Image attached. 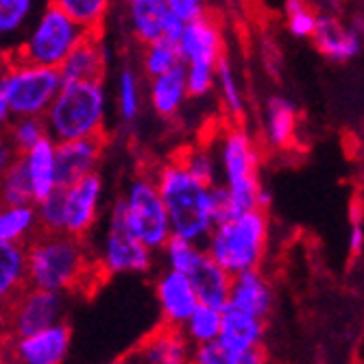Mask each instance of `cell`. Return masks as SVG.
I'll return each instance as SVG.
<instances>
[{
	"mask_svg": "<svg viewBox=\"0 0 364 364\" xmlns=\"http://www.w3.org/2000/svg\"><path fill=\"white\" fill-rule=\"evenodd\" d=\"M26 284L61 294L87 292L94 279H101L87 240L68 234H40L26 245Z\"/></svg>",
	"mask_w": 364,
	"mask_h": 364,
	"instance_id": "obj_1",
	"label": "cell"
},
{
	"mask_svg": "<svg viewBox=\"0 0 364 364\" xmlns=\"http://www.w3.org/2000/svg\"><path fill=\"white\" fill-rule=\"evenodd\" d=\"M153 179L166 208L173 236L203 245L216 225L212 186L194 179L179 159L164 161Z\"/></svg>",
	"mask_w": 364,
	"mask_h": 364,
	"instance_id": "obj_2",
	"label": "cell"
},
{
	"mask_svg": "<svg viewBox=\"0 0 364 364\" xmlns=\"http://www.w3.org/2000/svg\"><path fill=\"white\" fill-rule=\"evenodd\" d=\"M109 94L103 81H63L44 114L48 138L55 142L103 138Z\"/></svg>",
	"mask_w": 364,
	"mask_h": 364,
	"instance_id": "obj_3",
	"label": "cell"
},
{
	"mask_svg": "<svg viewBox=\"0 0 364 364\" xmlns=\"http://www.w3.org/2000/svg\"><path fill=\"white\" fill-rule=\"evenodd\" d=\"M271 223L267 210H249L214 225L203 249L231 277L259 269L269 249Z\"/></svg>",
	"mask_w": 364,
	"mask_h": 364,
	"instance_id": "obj_4",
	"label": "cell"
},
{
	"mask_svg": "<svg viewBox=\"0 0 364 364\" xmlns=\"http://www.w3.org/2000/svg\"><path fill=\"white\" fill-rule=\"evenodd\" d=\"M218 183L225 186L231 216L249 210H267L271 194L259 183V157L253 140L242 129H229L218 140Z\"/></svg>",
	"mask_w": 364,
	"mask_h": 364,
	"instance_id": "obj_5",
	"label": "cell"
},
{
	"mask_svg": "<svg viewBox=\"0 0 364 364\" xmlns=\"http://www.w3.org/2000/svg\"><path fill=\"white\" fill-rule=\"evenodd\" d=\"M107 214L118 218L131 236L155 253H159L173 236L171 220L153 175L142 173L129 179L124 190L114 198Z\"/></svg>",
	"mask_w": 364,
	"mask_h": 364,
	"instance_id": "obj_6",
	"label": "cell"
},
{
	"mask_svg": "<svg viewBox=\"0 0 364 364\" xmlns=\"http://www.w3.org/2000/svg\"><path fill=\"white\" fill-rule=\"evenodd\" d=\"M63 79L59 68H46L20 57L0 59V92L14 118H44Z\"/></svg>",
	"mask_w": 364,
	"mask_h": 364,
	"instance_id": "obj_7",
	"label": "cell"
},
{
	"mask_svg": "<svg viewBox=\"0 0 364 364\" xmlns=\"http://www.w3.org/2000/svg\"><path fill=\"white\" fill-rule=\"evenodd\" d=\"M85 38L87 31L48 0L24 33L16 57L46 68H59Z\"/></svg>",
	"mask_w": 364,
	"mask_h": 364,
	"instance_id": "obj_8",
	"label": "cell"
},
{
	"mask_svg": "<svg viewBox=\"0 0 364 364\" xmlns=\"http://www.w3.org/2000/svg\"><path fill=\"white\" fill-rule=\"evenodd\" d=\"M103 227L96 229L94 242L87 240L94 264L101 277L151 275L157 269V253L144 247L124 229V225L107 214ZM92 234V236H94Z\"/></svg>",
	"mask_w": 364,
	"mask_h": 364,
	"instance_id": "obj_9",
	"label": "cell"
},
{
	"mask_svg": "<svg viewBox=\"0 0 364 364\" xmlns=\"http://www.w3.org/2000/svg\"><path fill=\"white\" fill-rule=\"evenodd\" d=\"M59 201H61V234L90 240V236L103 220L105 181L101 173L87 175L70 186L59 188Z\"/></svg>",
	"mask_w": 364,
	"mask_h": 364,
	"instance_id": "obj_10",
	"label": "cell"
},
{
	"mask_svg": "<svg viewBox=\"0 0 364 364\" xmlns=\"http://www.w3.org/2000/svg\"><path fill=\"white\" fill-rule=\"evenodd\" d=\"M68 294L26 286L5 310L7 338L26 336L65 321Z\"/></svg>",
	"mask_w": 364,
	"mask_h": 364,
	"instance_id": "obj_11",
	"label": "cell"
},
{
	"mask_svg": "<svg viewBox=\"0 0 364 364\" xmlns=\"http://www.w3.org/2000/svg\"><path fill=\"white\" fill-rule=\"evenodd\" d=\"M73 329L61 321L40 332L7 338L3 349L14 364H63L70 355Z\"/></svg>",
	"mask_w": 364,
	"mask_h": 364,
	"instance_id": "obj_12",
	"label": "cell"
},
{
	"mask_svg": "<svg viewBox=\"0 0 364 364\" xmlns=\"http://www.w3.org/2000/svg\"><path fill=\"white\" fill-rule=\"evenodd\" d=\"M153 292L161 323L171 327H181L198 306V296L190 277L164 267L153 277Z\"/></svg>",
	"mask_w": 364,
	"mask_h": 364,
	"instance_id": "obj_13",
	"label": "cell"
},
{
	"mask_svg": "<svg viewBox=\"0 0 364 364\" xmlns=\"http://www.w3.org/2000/svg\"><path fill=\"white\" fill-rule=\"evenodd\" d=\"M177 48L181 55V65H192V68L216 70L218 61L225 57L223 33L218 24L208 16L183 24Z\"/></svg>",
	"mask_w": 364,
	"mask_h": 364,
	"instance_id": "obj_14",
	"label": "cell"
},
{
	"mask_svg": "<svg viewBox=\"0 0 364 364\" xmlns=\"http://www.w3.org/2000/svg\"><path fill=\"white\" fill-rule=\"evenodd\" d=\"M127 24L134 40L144 46L157 40L177 42L183 31V22L164 7L161 0H142L127 7Z\"/></svg>",
	"mask_w": 364,
	"mask_h": 364,
	"instance_id": "obj_15",
	"label": "cell"
},
{
	"mask_svg": "<svg viewBox=\"0 0 364 364\" xmlns=\"http://www.w3.org/2000/svg\"><path fill=\"white\" fill-rule=\"evenodd\" d=\"M101 159H103V138L55 142L59 188L70 186L87 175L98 173Z\"/></svg>",
	"mask_w": 364,
	"mask_h": 364,
	"instance_id": "obj_16",
	"label": "cell"
},
{
	"mask_svg": "<svg viewBox=\"0 0 364 364\" xmlns=\"http://www.w3.org/2000/svg\"><path fill=\"white\" fill-rule=\"evenodd\" d=\"M227 306L267 321L275 308V290H273L271 279L259 269L234 275L231 277Z\"/></svg>",
	"mask_w": 364,
	"mask_h": 364,
	"instance_id": "obj_17",
	"label": "cell"
},
{
	"mask_svg": "<svg viewBox=\"0 0 364 364\" xmlns=\"http://www.w3.org/2000/svg\"><path fill=\"white\" fill-rule=\"evenodd\" d=\"M142 364H192V345L181 327L159 325L134 349Z\"/></svg>",
	"mask_w": 364,
	"mask_h": 364,
	"instance_id": "obj_18",
	"label": "cell"
},
{
	"mask_svg": "<svg viewBox=\"0 0 364 364\" xmlns=\"http://www.w3.org/2000/svg\"><path fill=\"white\" fill-rule=\"evenodd\" d=\"M312 40L323 57L336 63L351 61L362 53L364 46L362 38L358 36L353 26H345L341 20L332 16H318Z\"/></svg>",
	"mask_w": 364,
	"mask_h": 364,
	"instance_id": "obj_19",
	"label": "cell"
},
{
	"mask_svg": "<svg viewBox=\"0 0 364 364\" xmlns=\"http://www.w3.org/2000/svg\"><path fill=\"white\" fill-rule=\"evenodd\" d=\"M105 70L107 48L101 33H87V38L59 65V75L63 81H103Z\"/></svg>",
	"mask_w": 364,
	"mask_h": 364,
	"instance_id": "obj_20",
	"label": "cell"
},
{
	"mask_svg": "<svg viewBox=\"0 0 364 364\" xmlns=\"http://www.w3.org/2000/svg\"><path fill=\"white\" fill-rule=\"evenodd\" d=\"M48 0H0V59L14 57L31 22Z\"/></svg>",
	"mask_w": 364,
	"mask_h": 364,
	"instance_id": "obj_21",
	"label": "cell"
},
{
	"mask_svg": "<svg viewBox=\"0 0 364 364\" xmlns=\"http://www.w3.org/2000/svg\"><path fill=\"white\" fill-rule=\"evenodd\" d=\"M24 173L28 177V186L33 192V205L44 201L55 190H59L57 179V161H55V140L44 138L40 144L18 155Z\"/></svg>",
	"mask_w": 364,
	"mask_h": 364,
	"instance_id": "obj_22",
	"label": "cell"
},
{
	"mask_svg": "<svg viewBox=\"0 0 364 364\" xmlns=\"http://www.w3.org/2000/svg\"><path fill=\"white\" fill-rule=\"evenodd\" d=\"M264 336H267V321L253 314L240 312L236 308H223L220 323V341L238 353H247L253 349H262Z\"/></svg>",
	"mask_w": 364,
	"mask_h": 364,
	"instance_id": "obj_23",
	"label": "cell"
},
{
	"mask_svg": "<svg viewBox=\"0 0 364 364\" xmlns=\"http://www.w3.org/2000/svg\"><path fill=\"white\" fill-rule=\"evenodd\" d=\"M146 98H149L151 109L159 118H175L190 98L188 87H186L183 65H177V68H173L168 73L149 79Z\"/></svg>",
	"mask_w": 364,
	"mask_h": 364,
	"instance_id": "obj_24",
	"label": "cell"
},
{
	"mask_svg": "<svg viewBox=\"0 0 364 364\" xmlns=\"http://www.w3.org/2000/svg\"><path fill=\"white\" fill-rule=\"evenodd\" d=\"M194 292L198 296V304L203 306H212V308H225L229 301V288H231V275L220 269L218 264L208 255L198 259V264L192 269V273L188 275Z\"/></svg>",
	"mask_w": 364,
	"mask_h": 364,
	"instance_id": "obj_25",
	"label": "cell"
},
{
	"mask_svg": "<svg viewBox=\"0 0 364 364\" xmlns=\"http://www.w3.org/2000/svg\"><path fill=\"white\" fill-rule=\"evenodd\" d=\"M26 286L24 245L0 242V310H7V306Z\"/></svg>",
	"mask_w": 364,
	"mask_h": 364,
	"instance_id": "obj_26",
	"label": "cell"
},
{
	"mask_svg": "<svg viewBox=\"0 0 364 364\" xmlns=\"http://www.w3.org/2000/svg\"><path fill=\"white\" fill-rule=\"evenodd\" d=\"M114 105L116 114L122 124H134L144 107V92H142V77L134 65H122L116 75L114 85Z\"/></svg>",
	"mask_w": 364,
	"mask_h": 364,
	"instance_id": "obj_27",
	"label": "cell"
},
{
	"mask_svg": "<svg viewBox=\"0 0 364 364\" xmlns=\"http://www.w3.org/2000/svg\"><path fill=\"white\" fill-rule=\"evenodd\" d=\"M36 234H40L36 205L0 203V242L26 245Z\"/></svg>",
	"mask_w": 364,
	"mask_h": 364,
	"instance_id": "obj_28",
	"label": "cell"
},
{
	"mask_svg": "<svg viewBox=\"0 0 364 364\" xmlns=\"http://www.w3.org/2000/svg\"><path fill=\"white\" fill-rule=\"evenodd\" d=\"M296 107L284 96H273L267 105V140L275 149H286L294 142Z\"/></svg>",
	"mask_w": 364,
	"mask_h": 364,
	"instance_id": "obj_29",
	"label": "cell"
},
{
	"mask_svg": "<svg viewBox=\"0 0 364 364\" xmlns=\"http://www.w3.org/2000/svg\"><path fill=\"white\" fill-rule=\"evenodd\" d=\"M220 323H223V310L198 304L196 310L186 318L181 325L183 336L190 341V345H203L212 343L220 336Z\"/></svg>",
	"mask_w": 364,
	"mask_h": 364,
	"instance_id": "obj_30",
	"label": "cell"
},
{
	"mask_svg": "<svg viewBox=\"0 0 364 364\" xmlns=\"http://www.w3.org/2000/svg\"><path fill=\"white\" fill-rule=\"evenodd\" d=\"M53 3L68 14L87 33H101L114 0H53Z\"/></svg>",
	"mask_w": 364,
	"mask_h": 364,
	"instance_id": "obj_31",
	"label": "cell"
},
{
	"mask_svg": "<svg viewBox=\"0 0 364 364\" xmlns=\"http://www.w3.org/2000/svg\"><path fill=\"white\" fill-rule=\"evenodd\" d=\"M159 253H161L164 269L190 275L192 269L198 264V259L205 255V249H203V245H196V242L177 238V236H171V240L161 247Z\"/></svg>",
	"mask_w": 364,
	"mask_h": 364,
	"instance_id": "obj_32",
	"label": "cell"
},
{
	"mask_svg": "<svg viewBox=\"0 0 364 364\" xmlns=\"http://www.w3.org/2000/svg\"><path fill=\"white\" fill-rule=\"evenodd\" d=\"M177 65H181V55H179L177 42L157 40V42L144 46V53H142V59H140V68L149 79L168 73V70L177 68Z\"/></svg>",
	"mask_w": 364,
	"mask_h": 364,
	"instance_id": "obj_33",
	"label": "cell"
},
{
	"mask_svg": "<svg viewBox=\"0 0 364 364\" xmlns=\"http://www.w3.org/2000/svg\"><path fill=\"white\" fill-rule=\"evenodd\" d=\"M214 90H218L220 94V101L225 105V109L240 118L242 112H245V96H242V87H240V81L236 77V70L231 61L227 57H223L216 65V81H214Z\"/></svg>",
	"mask_w": 364,
	"mask_h": 364,
	"instance_id": "obj_34",
	"label": "cell"
},
{
	"mask_svg": "<svg viewBox=\"0 0 364 364\" xmlns=\"http://www.w3.org/2000/svg\"><path fill=\"white\" fill-rule=\"evenodd\" d=\"M5 134H7L11 146L18 151V155L33 149L36 144H40L44 138H48L44 118H36V116L11 118L9 127L5 129Z\"/></svg>",
	"mask_w": 364,
	"mask_h": 364,
	"instance_id": "obj_35",
	"label": "cell"
},
{
	"mask_svg": "<svg viewBox=\"0 0 364 364\" xmlns=\"http://www.w3.org/2000/svg\"><path fill=\"white\" fill-rule=\"evenodd\" d=\"M0 203L3 205H33V192L28 177L20 157L9 166V171L0 179Z\"/></svg>",
	"mask_w": 364,
	"mask_h": 364,
	"instance_id": "obj_36",
	"label": "cell"
},
{
	"mask_svg": "<svg viewBox=\"0 0 364 364\" xmlns=\"http://www.w3.org/2000/svg\"><path fill=\"white\" fill-rule=\"evenodd\" d=\"M181 166L198 181H203L205 186L218 183V161L216 153L205 146H190L186 149L179 157Z\"/></svg>",
	"mask_w": 364,
	"mask_h": 364,
	"instance_id": "obj_37",
	"label": "cell"
},
{
	"mask_svg": "<svg viewBox=\"0 0 364 364\" xmlns=\"http://www.w3.org/2000/svg\"><path fill=\"white\" fill-rule=\"evenodd\" d=\"M249 353V351H247ZM247 353H238L227 347L220 338L192 347V364H242Z\"/></svg>",
	"mask_w": 364,
	"mask_h": 364,
	"instance_id": "obj_38",
	"label": "cell"
},
{
	"mask_svg": "<svg viewBox=\"0 0 364 364\" xmlns=\"http://www.w3.org/2000/svg\"><path fill=\"white\" fill-rule=\"evenodd\" d=\"M318 16L308 7L306 0H286V22L294 38L308 40L314 36Z\"/></svg>",
	"mask_w": 364,
	"mask_h": 364,
	"instance_id": "obj_39",
	"label": "cell"
},
{
	"mask_svg": "<svg viewBox=\"0 0 364 364\" xmlns=\"http://www.w3.org/2000/svg\"><path fill=\"white\" fill-rule=\"evenodd\" d=\"M186 73V87L190 98H205L214 92L216 70L212 68H192V65H183Z\"/></svg>",
	"mask_w": 364,
	"mask_h": 364,
	"instance_id": "obj_40",
	"label": "cell"
},
{
	"mask_svg": "<svg viewBox=\"0 0 364 364\" xmlns=\"http://www.w3.org/2000/svg\"><path fill=\"white\" fill-rule=\"evenodd\" d=\"M161 3L183 24L205 16V0H161Z\"/></svg>",
	"mask_w": 364,
	"mask_h": 364,
	"instance_id": "obj_41",
	"label": "cell"
},
{
	"mask_svg": "<svg viewBox=\"0 0 364 364\" xmlns=\"http://www.w3.org/2000/svg\"><path fill=\"white\" fill-rule=\"evenodd\" d=\"M16 157H18V151L11 146L5 131H0V179H3V175L9 171V166L16 161Z\"/></svg>",
	"mask_w": 364,
	"mask_h": 364,
	"instance_id": "obj_42",
	"label": "cell"
},
{
	"mask_svg": "<svg viewBox=\"0 0 364 364\" xmlns=\"http://www.w3.org/2000/svg\"><path fill=\"white\" fill-rule=\"evenodd\" d=\"M349 251L353 255H360L364 251V227L360 220H353L351 231H349Z\"/></svg>",
	"mask_w": 364,
	"mask_h": 364,
	"instance_id": "obj_43",
	"label": "cell"
},
{
	"mask_svg": "<svg viewBox=\"0 0 364 364\" xmlns=\"http://www.w3.org/2000/svg\"><path fill=\"white\" fill-rule=\"evenodd\" d=\"M11 112H9V105H7V101H5V96H3V92H0V131H5L7 127H9V122H11Z\"/></svg>",
	"mask_w": 364,
	"mask_h": 364,
	"instance_id": "obj_44",
	"label": "cell"
},
{
	"mask_svg": "<svg viewBox=\"0 0 364 364\" xmlns=\"http://www.w3.org/2000/svg\"><path fill=\"white\" fill-rule=\"evenodd\" d=\"M242 364H267V355H264L262 349H253L247 353V360Z\"/></svg>",
	"mask_w": 364,
	"mask_h": 364,
	"instance_id": "obj_45",
	"label": "cell"
},
{
	"mask_svg": "<svg viewBox=\"0 0 364 364\" xmlns=\"http://www.w3.org/2000/svg\"><path fill=\"white\" fill-rule=\"evenodd\" d=\"M112 364H142L140 362V358L134 353V351H129L127 355H122V358H118V360H114Z\"/></svg>",
	"mask_w": 364,
	"mask_h": 364,
	"instance_id": "obj_46",
	"label": "cell"
},
{
	"mask_svg": "<svg viewBox=\"0 0 364 364\" xmlns=\"http://www.w3.org/2000/svg\"><path fill=\"white\" fill-rule=\"evenodd\" d=\"M7 341V332H5V310H0V349H3Z\"/></svg>",
	"mask_w": 364,
	"mask_h": 364,
	"instance_id": "obj_47",
	"label": "cell"
},
{
	"mask_svg": "<svg viewBox=\"0 0 364 364\" xmlns=\"http://www.w3.org/2000/svg\"><path fill=\"white\" fill-rule=\"evenodd\" d=\"M353 28H355V33L362 38V42H364V16H358L355 20H353V24H351Z\"/></svg>",
	"mask_w": 364,
	"mask_h": 364,
	"instance_id": "obj_48",
	"label": "cell"
},
{
	"mask_svg": "<svg viewBox=\"0 0 364 364\" xmlns=\"http://www.w3.org/2000/svg\"><path fill=\"white\" fill-rule=\"evenodd\" d=\"M118 3H122L124 7H131V5H138V3H142V0H118Z\"/></svg>",
	"mask_w": 364,
	"mask_h": 364,
	"instance_id": "obj_49",
	"label": "cell"
},
{
	"mask_svg": "<svg viewBox=\"0 0 364 364\" xmlns=\"http://www.w3.org/2000/svg\"><path fill=\"white\" fill-rule=\"evenodd\" d=\"M0 364H3V360H0Z\"/></svg>",
	"mask_w": 364,
	"mask_h": 364,
	"instance_id": "obj_50",
	"label": "cell"
}]
</instances>
